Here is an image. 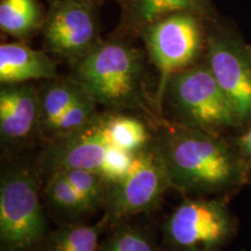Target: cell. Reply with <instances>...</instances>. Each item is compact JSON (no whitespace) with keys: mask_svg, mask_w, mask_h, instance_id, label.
<instances>
[{"mask_svg":"<svg viewBox=\"0 0 251 251\" xmlns=\"http://www.w3.org/2000/svg\"><path fill=\"white\" fill-rule=\"evenodd\" d=\"M171 185L196 192H219L246 178V159L202 129L172 131L158 146Z\"/></svg>","mask_w":251,"mask_h":251,"instance_id":"cell-1","label":"cell"},{"mask_svg":"<svg viewBox=\"0 0 251 251\" xmlns=\"http://www.w3.org/2000/svg\"><path fill=\"white\" fill-rule=\"evenodd\" d=\"M75 75V80L96 102L114 108L142 106L141 56L125 43L97 45L77 63Z\"/></svg>","mask_w":251,"mask_h":251,"instance_id":"cell-2","label":"cell"},{"mask_svg":"<svg viewBox=\"0 0 251 251\" xmlns=\"http://www.w3.org/2000/svg\"><path fill=\"white\" fill-rule=\"evenodd\" d=\"M143 41L159 72L158 102L175 74L194 62L202 47V28L199 15L177 13L148 25L142 29Z\"/></svg>","mask_w":251,"mask_h":251,"instance_id":"cell-3","label":"cell"},{"mask_svg":"<svg viewBox=\"0 0 251 251\" xmlns=\"http://www.w3.org/2000/svg\"><path fill=\"white\" fill-rule=\"evenodd\" d=\"M185 120L202 130L240 125L236 112L208 67L186 68L171 77L168 89Z\"/></svg>","mask_w":251,"mask_h":251,"instance_id":"cell-4","label":"cell"},{"mask_svg":"<svg viewBox=\"0 0 251 251\" xmlns=\"http://www.w3.org/2000/svg\"><path fill=\"white\" fill-rule=\"evenodd\" d=\"M46 230L37 183L29 172H8L0 186V237L8 249L34 246Z\"/></svg>","mask_w":251,"mask_h":251,"instance_id":"cell-5","label":"cell"},{"mask_svg":"<svg viewBox=\"0 0 251 251\" xmlns=\"http://www.w3.org/2000/svg\"><path fill=\"white\" fill-rule=\"evenodd\" d=\"M233 230L230 212L218 200H186L166 225L169 238L181 251H218Z\"/></svg>","mask_w":251,"mask_h":251,"instance_id":"cell-6","label":"cell"},{"mask_svg":"<svg viewBox=\"0 0 251 251\" xmlns=\"http://www.w3.org/2000/svg\"><path fill=\"white\" fill-rule=\"evenodd\" d=\"M170 185V175L161 149L148 144L135 153L127 175L113 184V214L124 218L152 209Z\"/></svg>","mask_w":251,"mask_h":251,"instance_id":"cell-7","label":"cell"},{"mask_svg":"<svg viewBox=\"0 0 251 251\" xmlns=\"http://www.w3.org/2000/svg\"><path fill=\"white\" fill-rule=\"evenodd\" d=\"M42 28L50 51L75 64L98 45L96 12L90 0H55Z\"/></svg>","mask_w":251,"mask_h":251,"instance_id":"cell-8","label":"cell"},{"mask_svg":"<svg viewBox=\"0 0 251 251\" xmlns=\"http://www.w3.org/2000/svg\"><path fill=\"white\" fill-rule=\"evenodd\" d=\"M208 68L231 102L241 122L251 119V55L229 36L208 41Z\"/></svg>","mask_w":251,"mask_h":251,"instance_id":"cell-9","label":"cell"},{"mask_svg":"<svg viewBox=\"0 0 251 251\" xmlns=\"http://www.w3.org/2000/svg\"><path fill=\"white\" fill-rule=\"evenodd\" d=\"M112 143L103 125V118L93 119L83 128L59 136L49 149L47 161L54 171L83 169L103 177L105 163Z\"/></svg>","mask_w":251,"mask_h":251,"instance_id":"cell-10","label":"cell"},{"mask_svg":"<svg viewBox=\"0 0 251 251\" xmlns=\"http://www.w3.org/2000/svg\"><path fill=\"white\" fill-rule=\"evenodd\" d=\"M41 120L40 94L29 85L5 84L0 91V131L6 140L20 141Z\"/></svg>","mask_w":251,"mask_h":251,"instance_id":"cell-11","label":"cell"},{"mask_svg":"<svg viewBox=\"0 0 251 251\" xmlns=\"http://www.w3.org/2000/svg\"><path fill=\"white\" fill-rule=\"evenodd\" d=\"M55 77V63L45 52L31 49L24 43L0 46V81L4 85Z\"/></svg>","mask_w":251,"mask_h":251,"instance_id":"cell-12","label":"cell"},{"mask_svg":"<svg viewBox=\"0 0 251 251\" xmlns=\"http://www.w3.org/2000/svg\"><path fill=\"white\" fill-rule=\"evenodd\" d=\"M209 0H127L128 21L133 26L143 29L157 20L177 13L208 12Z\"/></svg>","mask_w":251,"mask_h":251,"instance_id":"cell-13","label":"cell"},{"mask_svg":"<svg viewBox=\"0 0 251 251\" xmlns=\"http://www.w3.org/2000/svg\"><path fill=\"white\" fill-rule=\"evenodd\" d=\"M43 21L36 0L0 1V28L6 34L25 37L43 25Z\"/></svg>","mask_w":251,"mask_h":251,"instance_id":"cell-14","label":"cell"},{"mask_svg":"<svg viewBox=\"0 0 251 251\" xmlns=\"http://www.w3.org/2000/svg\"><path fill=\"white\" fill-rule=\"evenodd\" d=\"M85 90L76 80H64L51 84L40 96L41 120L51 131L63 113L70 107Z\"/></svg>","mask_w":251,"mask_h":251,"instance_id":"cell-15","label":"cell"},{"mask_svg":"<svg viewBox=\"0 0 251 251\" xmlns=\"http://www.w3.org/2000/svg\"><path fill=\"white\" fill-rule=\"evenodd\" d=\"M103 125L112 144L130 152H137L149 144L146 126L127 115H105Z\"/></svg>","mask_w":251,"mask_h":251,"instance_id":"cell-16","label":"cell"},{"mask_svg":"<svg viewBox=\"0 0 251 251\" xmlns=\"http://www.w3.org/2000/svg\"><path fill=\"white\" fill-rule=\"evenodd\" d=\"M98 240V227H67L54 234L50 240L49 251H97Z\"/></svg>","mask_w":251,"mask_h":251,"instance_id":"cell-17","label":"cell"},{"mask_svg":"<svg viewBox=\"0 0 251 251\" xmlns=\"http://www.w3.org/2000/svg\"><path fill=\"white\" fill-rule=\"evenodd\" d=\"M67 179L79 194L87 211L96 207L103 198V187L107 183L105 178L97 172L83 169H65L61 170Z\"/></svg>","mask_w":251,"mask_h":251,"instance_id":"cell-18","label":"cell"},{"mask_svg":"<svg viewBox=\"0 0 251 251\" xmlns=\"http://www.w3.org/2000/svg\"><path fill=\"white\" fill-rule=\"evenodd\" d=\"M96 103V100L85 91L63 113L51 131H54L57 137H59L83 128L97 117Z\"/></svg>","mask_w":251,"mask_h":251,"instance_id":"cell-19","label":"cell"},{"mask_svg":"<svg viewBox=\"0 0 251 251\" xmlns=\"http://www.w3.org/2000/svg\"><path fill=\"white\" fill-rule=\"evenodd\" d=\"M48 199L57 208L68 213H81L87 211L79 194L75 190L61 170H56L47 186Z\"/></svg>","mask_w":251,"mask_h":251,"instance_id":"cell-20","label":"cell"},{"mask_svg":"<svg viewBox=\"0 0 251 251\" xmlns=\"http://www.w3.org/2000/svg\"><path fill=\"white\" fill-rule=\"evenodd\" d=\"M105 251H153L144 237L133 230H122L111 242Z\"/></svg>","mask_w":251,"mask_h":251,"instance_id":"cell-21","label":"cell"},{"mask_svg":"<svg viewBox=\"0 0 251 251\" xmlns=\"http://www.w3.org/2000/svg\"><path fill=\"white\" fill-rule=\"evenodd\" d=\"M240 149L243 158L247 162L251 163V127L240 139Z\"/></svg>","mask_w":251,"mask_h":251,"instance_id":"cell-22","label":"cell"},{"mask_svg":"<svg viewBox=\"0 0 251 251\" xmlns=\"http://www.w3.org/2000/svg\"><path fill=\"white\" fill-rule=\"evenodd\" d=\"M248 49H249V52H250V55H251V47H248Z\"/></svg>","mask_w":251,"mask_h":251,"instance_id":"cell-23","label":"cell"}]
</instances>
